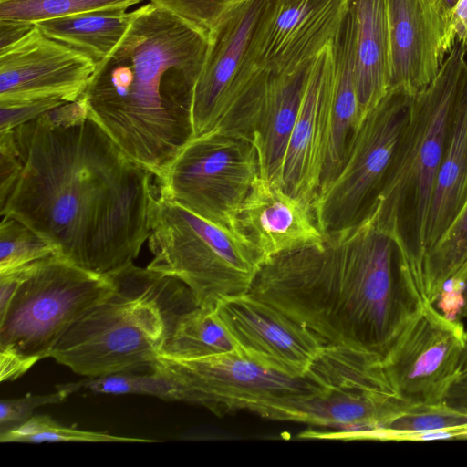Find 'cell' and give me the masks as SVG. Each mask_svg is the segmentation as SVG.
I'll use <instances>...</instances> for the list:
<instances>
[{
  "label": "cell",
  "mask_w": 467,
  "mask_h": 467,
  "mask_svg": "<svg viewBox=\"0 0 467 467\" xmlns=\"http://www.w3.org/2000/svg\"><path fill=\"white\" fill-rule=\"evenodd\" d=\"M152 177L90 118L81 98L0 132L1 216L98 275L132 265L149 238Z\"/></svg>",
  "instance_id": "cell-1"
},
{
  "label": "cell",
  "mask_w": 467,
  "mask_h": 467,
  "mask_svg": "<svg viewBox=\"0 0 467 467\" xmlns=\"http://www.w3.org/2000/svg\"><path fill=\"white\" fill-rule=\"evenodd\" d=\"M325 238L266 259L248 293L326 345L384 360L428 301L395 242L371 216Z\"/></svg>",
  "instance_id": "cell-2"
},
{
  "label": "cell",
  "mask_w": 467,
  "mask_h": 467,
  "mask_svg": "<svg viewBox=\"0 0 467 467\" xmlns=\"http://www.w3.org/2000/svg\"><path fill=\"white\" fill-rule=\"evenodd\" d=\"M132 12L81 99L90 118L157 178L193 137V90L209 39L151 2Z\"/></svg>",
  "instance_id": "cell-3"
},
{
  "label": "cell",
  "mask_w": 467,
  "mask_h": 467,
  "mask_svg": "<svg viewBox=\"0 0 467 467\" xmlns=\"http://www.w3.org/2000/svg\"><path fill=\"white\" fill-rule=\"evenodd\" d=\"M467 47L456 41L435 78L416 93L371 215L406 259L420 289L425 234L438 171L467 72Z\"/></svg>",
  "instance_id": "cell-4"
},
{
  "label": "cell",
  "mask_w": 467,
  "mask_h": 467,
  "mask_svg": "<svg viewBox=\"0 0 467 467\" xmlns=\"http://www.w3.org/2000/svg\"><path fill=\"white\" fill-rule=\"evenodd\" d=\"M115 286L61 336L49 358L86 378L154 369L167 336L171 280L133 264Z\"/></svg>",
  "instance_id": "cell-5"
},
{
  "label": "cell",
  "mask_w": 467,
  "mask_h": 467,
  "mask_svg": "<svg viewBox=\"0 0 467 467\" xmlns=\"http://www.w3.org/2000/svg\"><path fill=\"white\" fill-rule=\"evenodd\" d=\"M148 269L173 277L196 305L215 308L248 293L264 259L242 234L210 222L159 194L153 202Z\"/></svg>",
  "instance_id": "cell-6"
},
{
  "label": "cell",
  "mask_w": 467,
  "mask_h": 467,
  "mask_svg": "<svg viewBox=\"0 0 467 467\" xmlns=\"http://www.w3.org/2000/svg\"><path fill=\"white\" fill-rule=\"evenodd\" d=\"M111 275L52 255L32 264L0 317V379L12 380L49 354L87 310L112 291Z\"/></svg>",
  "instance_id": "cell-7"
},
{
  "label": "cell",
  "mask_w": 467,
  "mask_h": 467,
  "mask_svg": "<svg viewBox=\"0 0 467 467\" xmlns=\"http://www.w3.org/2000/svg\"><path fill=\"white\" fill-rule=\"evenodd\" d=\"M309 372L321 390L296 406L292 421L327 431H309L306 437L376 439L381 424L405 403L383 359L372 353L325 345Z\"/></svg>",
  "instance_id": "cell-8"
},
{
  "label": "cell",
  "mask_w": 467,
  "mask_h": 467,
  "mask_svg": "<svg viewBox=\"0 0 467 467\" xmlns=\"http://www.w3.org/2000/svg\"><path fill=\"white\" fill-rule=\"evenodd\" d=\"M258 176L252 141L214 128L193 136L155 179L162 198L240 233L238 214Z\"/></svg>",
  "instance_id": "cell-9"
},
{
  "label": "cell",
  "mask_w": 467,
  "mask_h": 467,
  "mask_svg": "<svg viewBox=\"0 0 467 467\" xmlns=\"http://www.w3.org/2000/svg\"><path fill=\"white\" fill-rule=\"evenodd\" d=\"M177 379L189 403L217 416L249 411L260 417L292 421L295 409L320 392L311 373L290 377L254 363L236 351L184 358L161 353L154 368Z\"/></svg>",
  "instance_id": "cell-10"
},
{
  "label": "cell",
  "mask_w": 467,
  "mask_h": 467,
  "mask_svg": "<svg viewBox=\"0 0 467 467\" xmlns=\"http://www.w3.org/2000/svg\"><path fill=\"white\" fill-rule=\"evenodd\" d=\"M413 96L389 89L363 119L339 172L312 203L325 237L361 223L375 212Z\"/></svg>",
  "instance_id": "cell-11"
},
{
  "label": "cell",
  "mask_w": 467,
  "mask_h": 467,
  "mask_svg": "<svg viewBox=\"0 0 467 467\" xmlns=\"http://www.w3.org/2000/svg\"><path fill=\"white\" fill-rule=\"evenodd\" d=\"M267 0L243 2L210 33L192 105L193 136L221 127L250 88L258 69L254 43Z\"/></svg>",
  "instance_id": "cell-12"
},
{
  "label": "cell",
  "mask_w": 467,
  "mask_h": 467,
  "mask_svg": "<svg viewBox=\"0 0 467 467\" xmlns=\"http://www.w3.org/2000/svg\"><path fill=\"white\" fill-rule=\"evenodd\" d=\"M464 327L427 302L383 360L399 399L407 404L442 402L460 373Z\"/></svg>",
  "instance_id": "cell-13"
},
{
  "label": "cell",
  "mask_w": 467,
  "mask_h": 467,
  "mask_svg": "<svg viewBox=\"0 0 467 467\" xmlns=\"http://www.w3.org/2000/svg\"><path fill=\"white\" fill-rule=\"evenodd\" d=\"M214 311L239 355L281 374L305 376L326 345L306 326L249 293L221 300Z\"/></svg>",
  "instance_id": "cell-14"
},
{
  "label": "cell",
  "mask_w": 467,
  "mask_h": 467,
  "mask_svg": "<svg viewBox=\"0 0 467 467\" xmlns=\"http://www.w3.org/2000/svg\"><path fill=\"white\" fill-rule=\"evenodd\" d=\"M84 52L48 37L36 26L0 49V104L79 99L96 68Z\"/></svg>",
  "instance_id": "cell-15"
},
{
  "label": "cell",
  "mask_w": 467,
  "mask_h": 467,
  "mask_svg": "<svg viewBox=\"0 0 467 467\" xmlns=\"http://www.w3.org/2000/svg\"><path fill=\"white\" fill-rule=\"evenodd\" d=\"M313 60L290 72L261 70L222 128L250 140L259 175L282 186L285 153Z\"/></svg>",
  "instance_id": "cell-16"
},
{
  "label": "cell",
  "mask_w": 467,
  "mask_h": 467,
  "mask_svg": "<svg viewBox=\"0 0 467 467\" xmlns=\"http://www.w3.org/2000/svg\"><path fill=\"white\" fill-rule=\"evenodd\" d=\"M349 0H267L254 60L269 73L290 72L313 60L335 37Z\"/></svg>",
  "instance_id": "cell-17"
},
{
  "label": "cell",
  "mask_w": 467,
  "mask_h": 467,
  "mask_svg": "<svg viewBox=\"0 0 467 467\" xmlns=\"http://www.w3.org/2000/svg\"><path fill=\"white\" fill-rule=\"evenodd\" d=\"M389 89L415 95L437 76L456 43L451 16L432 0H387Z\"/></svg>",
  "instance_id": "cell-18"
},
{
  "label": "cell",
  "mask_w": 467,
  "mask_h": 467,
  "mask_svg": "<svg viewBox=\"0 0 467 467\" xmlns=\"http://www.w3.org/2000/svg\"><path fill=\"white\" fill-rule=\"evenodd\" d=\"M238 228L264 262L277 254L326 240L311 204L260 175L240 209Z\"/></svg>",
  "instance_id": "cell-19"
},
{
  "label": "cell",
  "mask_w": 467,
  "mask_h": 467,
  "mask_svg": "<svg viewBox=\"0 0 467 467\" xmlns=\"http://www.w3.org/2000/svg\"><path fill=\"white\" fill-rule=\"evenodd\" d=\"M333 75L330 42L313 60L284 162L283 187L311 205L320 188L326 107Z\"/></svg>",
  "instance_id": "cell-20"
},
{
  "label": "cell",
  "mask_w": 467,
  "mask_h": 467,
  "mask_svg": "<svg viewBox=\"0 0 467 467\" xmlns=\"http://www.w3.org/2000/svg\"><path fill=\"white\" fill-rule=\"evenodd\" d=\"M331 46L334 75L326 107L319 192L339 172L363 121L355 84L354 22L348 9Z\"/></svg>",
  "instance_id": "cell-21"
},
{
  "label": "cell",
  "mask_w": 467,
  "mask_h": 467,
  "mask_svg": "<svg viewBox=\"0 0 467 467\" xmlns=\"http://www.w3.org/2000/svg\"><path fill=\"white\" fill-rule=\"evenodd\" d=\"M355 32V84L362 119L389 91L387 0H349Z\"/></svg>",
  "instance_id": "cell-22"
},
{
  "label": "cell",
  "mask_w": 467,
  "mask_h": 467,
  "mask_svg": "<svg viewBox=\"0 0 467 467\" xmlns=\"http://www.w3.org/2000/svg\"><path fill=\"white\" fill-rule=\"evenodd\" d=\"M466 204L467 72L458 95L446 150L432 192L425 234V254L445 235Z\"/></svg>",
  "instance_id": "cell-23"
},
{
  "label": "cell",
  "mask_w": 467,
  "mask_h": 467,
  "mask_svg": "<svg viewBox=\"0 0 467 467\" xmlns=\"http://www.w3.org/2000/svg\"><path fill=\"white\" fill-rule=\"evenodd\" d=\"M109 8L79 13L35 24L43 34L75 47L96 63L105 58L127 31L133 12Z\"/></svg>",
  "instance_id": "cell-24"
},
{
  "label": "cell",
  "mask_w": 467,
  "mask_h": 467,
  "mask_svg": "<svg viewBox=\"0 0 467 467\" xmlns=\"http://www.w3.org/2000/svg\"><path fill=\"white\" fill-rule=\"evenodd\" d=\"M167 336L161 353L198 358L236 351L214 308L195 303L169 308Z\"/></svg>",
  "instance_id": "cell-25"
},
{
  "label": "cell",
  "mask_w": 467,
  "mask_h": 467,
  "mask_svg": "<svg viewBox=\"0 0 467 467\" xmlns=\"http://www.w3.org/2000/svg\"><path fill=\"white\" fill-rule=\"evenodd\" d=\"M467 265V204L445 235L423 257L420 291L431 304Z\"/></svg>",
  "instance_id": "cell-26"
},
{
  "label": "cell",
  "mask_w": 467,
  "mask_h": 467,
  "mask_svg": "<svg viewBox=\"0 0 467 467\" xmlns=\"http://www.w3.org/2000/svg\"><path fill=\"white\" fill-rule=\"evenodd\" d=\"M61 385L73 393L84 389L95 394H139L167 401L189 403L185 388L173 377L156 368L148 371L121 372L87 378L78 382Z\"/></svg>",
  "instance_id": "cell-27"
},
{
  "label": "cell",
  "mask_w": 467,
  "mask_h": 467,
  "mask_svg": "<svg viewBox=\"0 0 467 467\" xmlns=\"http://www.w3.org/2000/svg\"><path fill=\"white\" fill-rule=\"evenodd\" d=\"M434 431H454L467 434V414L442 402L410 405L401 409L381 424L377 438H409Z\"/></svg>",
  "instance_id": "cell-28"
},
{
  "label": "cell",
  "mask_w": 467,
  "mask_h": 467,
  "mask_svg": "<svg viewBox=\"0 0 467 467\" xmlns=\"http://www.w3.org/2000/svg\"><path fill=\"white\" fill-rule=\"evenodd\" d=\"M142 0H0V20L35 25L84 12L124 8Z\"/></svg>",
  "instance_id": "cell-29"
},
{
  "label": "cell",
  "mask_w": 467,
  "mask_h": 467,
  "mask_svg": "<svg viewBox=\"0 0 467 467\" xmlns=\"http://www.w3.org/2000/svg\"><path fill=\"white\" fill-rule=\"evenodd\" d=\"M1 442H140L159 441L119 436L107 432L85 431L66 426L47 415H33L22 425L0 433Z\"/></svg>",
  "instance_id": "cell-30"
},
{
  "label": "cell",
  "mask_w": 467,
  "mask_h": 467,
  "mask_svg": "<svg viewBox=\"0 0 467 467\" xmlns=\"http://www.w3.org/2000/svg\"><path fill=\"white\" fill-rule=\"evenodd\" d=\"M56 255L54 248L20 221L2 215L0 223V275L24 268Z\"/></svg>",
  "instance_id": "cell-31"
},
{
  "label": "cell",
  "mask_w": 467,
  "mask_h": 467,
  "mask_svg": "<svg viewBox=\"0 0 467 467\" xmlns=\"http://www.w3.org/2000/svg\"><path fill=\"white\" fill-rule=\"evenodd\" d=\"M249 0H149L180 16L207 36L235 5Z\"/></svg>",
  "instance_id": "cell-32"
},
{
  "label": "cell",
  "mask_w": 467,
  "mask_h": 467,
  "mask_svg": "<svg viewBox=\"0 0 467 467\" xmlns=\"http://www.w3.org/2000/svg\"><path fill=\"white\" fill-rule=\"evenodd\" d=\"M73 392L58 385L57 390L43 395L27 394L21 398L5 399L0 402V433L15 429L34 414V410L45 405L55 404L64 401Z\"/></svg>",
  "instance_id": "cell-33"
},
{
  "label": "cell",
  "mask_w": 467,
  "mask_h": 467,
  "mask_svg": "<svg viewBox=\"0 0 467 467\" xmlns=\"http://www.w3.org/2000/svg\"><path fill=\"white\" fill-rule=\"evenodd\" d=\"M65 103L58 99H43L12 104H0V132L27 123Z\"/></svg>",
  "instance_id": "cell-34"
},
{
  "label": "cell",
  "mask_w": 467,
  "mask_h": 467,
  "mask_svg": "<svg viewBox=\"0 0 467 467\" xmlns=\"http://www.w3.org/2000/svg\"><path fill=\"white\" fill-rule=\"evenodd\" d=\"M442 401L449 407L467 414V369L456 376L446 390Z\"/></svg>",
  "instance_id": "cell-35"
},
{
  "label": "cell",
  "mask_w": 467,
  "mask_h": 467,
  "mask_svg": "<svg viewBox=\"0 0 467 467\" xmlns=\"http://www.w3.org/2000/svg\"><path fill=\"white\" fill-rule=\"evenodd\" d=\"M33 26L31 24L0 20V49L20 39Z\"/></svg>",
  "instance_id": "cell-36"
},
{
  "label": "cell",
  "mask_w": 467,
  "mask_h": 467,
  "mask_svg": "<svg viewBox=\"0 0 467 467\" xmlns=\"http://www.w3.org/2000/svg\"><path fill=\"white\" fill-rule=\"evenodd\" d=\"M451 20L456 40L467 47V0H458Z\"/></svg>",
  "instance_id": "cell-37"
},
{
  "label": "cell",
  "mask_w": 467,
  "mask_h": 467,
  "mask_svg": "<svg viewBox=\"0 0 467 467\" xmlns=\"http://www.w3.org/2000/svg\"><path fill=\"white\" fill-rule=\"evenodd\" d=\"M447 16H451L458 0H432Z\"/></svg>",
  "instance_id": "cell-38"
}]
</instances>
